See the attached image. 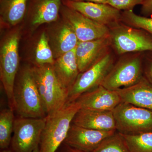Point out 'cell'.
<instances>
[{
  "instance_id": "obj_1",
  "label": "cell",
  "mask_w": 152,
  "mask_h": 152,
  "mask_svg": "<svg viewBox=\"0 0 152 152\" xmlns=\"http://www.w3.org/2000/svg\"><path fill=\"white\" fill-rule=\"evenodd\" d=\"M15 110L19 117L42 118L47 116L32 67L23 68L15 83Z\"/></svg>"
},
{
  "instance_id": "obj_2",
  "label": "cell",
  "mask_w": 152,
  "mask_h": 152,
  "mask_svg": "<svg viewBox=\"0 0 152 152\" xmlns=\"http://www.w3.org/2000/svg\"><path fill=\"white\" fill-rule=\"evenodd\" d=\"M20 33L14 29L6 34L1 41L0 47V78L9 108L15 110L14 91L18 70L20 58L19 44Z\"/></svg>"
},
{
  "instance_id": "obj_3",
  "label": "cell",
  "mask_w": 152,
  "mask_h": 152,
  "mask_svg": "<svg viewBox=\"0 0 152 152\" xmlns=\"http://www.w3.org/2000/svg\"><path fill=\"white\" fill-rule=\"evenodd\" d=\"M77 102L66 104L59 110L46 116L41 135L40 152H56L64 143L76 114L80 109Z\"/></svg>"
},
{
  "instance_id": "obj_4",
  "label": "cell",
  "mask_w": 152,
  "mask_h": 152,
  "mask_svg": "<svg viewBox=\"0 0 152 152\" xmlns=\"http://www.w3.org/2000/svg\"><path fill=\"white\" fill-rule=\"evenodd\" d=\"M32 69L47 115L62 108L67 103L69 93L57 79L53 65H34Z\"/></svg>"
},
{
  "instance_id": "obj_5",
  "label": "cell",
  "mask_w": 152,
  "mask_h": 152,
  "mask_svg": "<svg viewBox=\"0 0 152 152\" xmlns=\"http://www.w3.org/2000/svg\"><path fill=\"white\" fill-rule=\"evenodd\" d=\"M144 53H130L120 56L102 86L111 91H116L132 86L140 81L144 76Z\"/></svg>"
},
{
  "instance_id": "obj_6",
  "label": "cell",
  "mask_w": 152,
  "mask_h": 152,
  "mask_svg": "<svg viewBox=\"0 0 152 152\" xmlns=\"http://www.w3.org/2000/svg\"><path fill=\"white\" fill-rule=\"evenodd\" d=\"M109 29L112 50L118 56L152 51V35L145 30L130 26L122 22Z\"/></svg>"
},
{
  "instance_id": "obj_7",
  "label": "cell",
  "mask_w": 152,
  "mask_h": 152,
  "mask_svg": "<svg viewBox=\"0 0 152 152\" xmlns=\"http://www.w3.org/2000/svg\"><path fill=\"white\" fill-rule=\"evenodd\" d=\"M116 130L126 134L152 132V111L121 103L113 111Z\"/></svg>"
},
{
  "instance_id": "obj_8",
  "label": "cell",
  "mask_w": 152,
  "mask_h": 152,
  "mask_svg": "<svg viewBox=\"0 0 152 152\" xmlns=\"http://www.w3.org/2000/svg\"><path fill=\"white\" fill-rule=\"evenodd\" d=\"M46 117L42 118L19 117L14 123L11 146L13 152H33L39 145Z\"/></svg>"
},
{
  "instance_id": "obj_9",
  "label": "cell",
  "mask_w": 152,
  "mask_h": 152,
  "mask_svg": "<svg viewBox=\"0 0 152 152\" xmlns=\"http://www.w3.org/2000/svg\"><path fill=\"white\" fill-rule=\"evenodd\" d=\"M113 50L87 70L80 73L68 94L67 104L75 102L82 94L102 86L114 63Z\"/></svg>"
},
{
  "instance_id": "obj_10",
  "label": "cell",
  "mask_w": 152,
  "mask_h": 152,
  "mask_svg": "<svg viewBox=\"0 0 152 152\" xmlns=\"http://www.w3.org/2000/svg\"><path fill=\"white\" fill-rule=\"evenodd\" d=\"M60 14L71 25L79 42L94 40L109 35V28L62 4Z\"/></svg>"
},
{
  "instance_id": "obj_11",
  "label": "cell",
  "mask_w": 152,
  "mask_h": 152,
  "mask_svg": "<svg viewBox=\"0 0 152 152\" xmlns=\"http://www.w3.org/2000/svg\"><path fill=\"white\" fill-rule=\"evenodd\" d=\"M62 4L98 23L108 28L121 21L122 11L108 4L62 0Z\"/></svg>"
},
{
  "instance_id": "obj_12",
  "label": "cell",
  "mask_w": 152,
  "mask_h": 152,
  "mask_svg": "<svg viewBox=\"0 0 152 152\" xmlns=\"http://www.w3.org/2000/svg\"><path fill=\"white\" fill-rule=\"evenodd\" d=\"M116 131L96 130L72 123L64 143L82 152H93L104 139Z\"/></svg>"
},
{
  "instance_id": "obj_13",
  "label": "cell",
  "mask_w": 152,
  "mask_h": 152,
  "mask_svg": "<svg viewBox=\"0 0 152 152\" xmlns=\"http://www.w3.org/2000/svg\"><path fill=\"white\" fill-rule=\"evenodd\" d=\"M55 22L46 33L55 59L76 48L79 41L72 26L63 19Z\"/></svg>"
},
{
  "instance_id": "obj_14",
  "label": "cell",
  "mask_w": 152,
  "mask_h": 152,
  "mask_svg": "<svg viewBox=\"0 0 152 152\" xmlns=\"http://www.w3.org/2000/svg\"><path fill=\"white\" fill-rule=\"evenodd\" d=\"M112 50L109 35L94 40L79 42L75 55L80 73L89 69Z\"/></svg>"
},
{
  "instance_id": "obj_15",
  "label": "cell",
  "mask_w": 152,
  "mask_h": 152,
  "mask_svg": "<svg viewBox=\"0 0 152 152\" xmlns=\"http://www.w3.org/2000/svg\"><path fill=\"white\" fill-rule=\"evenodd\" d=\"M80 109L109 110L114 109L122 103L116 91H111L102 86L82 94L75 101Z\"/></svg>"
},
{
  "instance_id": "obj_16",
  "label": "cell",
  "mask_w": 152,
  "mask_h": 152,
  "mask_svg": "<svg viewBox=\"0 0 152 152\" xmlns=\"http://www.w3.org/2000/svg\"><path fill=\"white\" fill-rule=\"evenodd\" d=\"M72 124L96 130L117 131L115 120L112 111L80 109L74 117Z\"/></svg>"
},
{
  "instance_id": "obj_17",
  "label": "cell",
  "mask_w": 152,
  "mask_h": 152,
  "mask_svg": "<svg viewBox=\"0 0 152 152\" xmlns=\"http://www.w3.org/2000/svg\"><path fill=\"white\" fill-rule=\"evenodd\" d=\"M62 5V0H30L26 14L31 25L37 28L57 21Z\"/></svg>"
},
{
  "instance_id": "obj_18",
  "label": "cell",
  "mask_w": 152,
  "mask_h": 152,
  "mask_svg": "<svg viewBox=\"0 0 152 152\" xmlns=\"http://www.w3.org/2000/svg\"><path fill=\"white\" fill-rule=\"evenodd\" d=\"M116 91L122 102L152 111V84L144 76L136 84Z\"/></svg>"
},
{
  "instance_id": "obj_19",
  "label": "cell",
  "mask_w": 152,
  "mask_h": 152,
  "mask_svg": "<svg viewBox=\"0 0 152 152\" xmlns=\"http://www.w3.org/2000/svg\"><path fill=\"white\" fill-rule=\"evenodd\" d=\"M53 66L57 79L69 93L80 74L75 48L55 59Z\"/></svg>"
},
{
  "instance_id": "obj_20",
  "label": "cell",
  "mask_w": 152,
  "mask_h": 152,
  "mask_svg": "<svg viewBox=\"0 0 152 152\" xmlns=\"http://www.w3.org/2000/svg\"><path fill=\"white\" fill-rule=\"evenodd\" d=\"M0 1L1 25L10 27L22 21L27 13L28 0H1Z\"/></svg>"
},
{
  "instance_id": "obj_21",
  "label": "cell",
  "mask_w": 152,
  "mask_h": 152,
  "mask_svg": "<svg viewBox=\"0 0 152 152\" xmlns=\"http://www.w3.org/2000/svg\"><path fill=\"white\" fill-rule=\"evenodd\" d=\"M15 119L13 110L10 108L4 109L0 113V148L4 150L10 145L12 134L13 133Z\"/></svg>"
},
{
  "instance_id": "obj_22",
  "label": "cell",
  "mask_w": 152,
  "mask_h": 152,
  "mask_svg": "<svg viewBox=\"0 0 152 152\" xmlns=\"http://www.w3.org/2000/svg\"><path fill=\"white\" fill-rule=\"evenodd\" d=\"M130 152H152V132L121 134Z\"/></svg>"
},
{
  "instance_id": "obj_23",
  "label": "cell",
  "mask_w": 152,
  "mask_h": 152,
  "mask_svg": "<svg viewBox=\"0 0 152 152\" xmlns=\"http://www.w3.org/2000/svg\"><path fill=\"white\" fill-rule=\"evenodd\" d=\"M55 61L46 33L43 32L39 36L36 44L34 51L35 65H53Z\"/></svg>"
},
{
  "instance_id": "obj_24",
  "label": "cell",
  "mask_w": 152,
  "mask_h": 152,
  "mask_svg": "<svg viewBox=\"0 0 152 152\" xmlns=\"http://www.w3.org/2000/svg\"><path fill=\"white\" fill-rule=\"evenodd\" d=\"M93 152H130L122 135L115 132L104 140Z\"/></svg>"
},
{
  "instance_id": "obj_25",
  "label": "cell",
  "mask_w": 152,
  "mask_h": 152,
  "mask_svg": "<svg viewBox=\"0 0 152 152\" xmlns=\"http://www.w3.org/2000/svg\"><path fill=\"white\" fill-rule=\"evenodd\" d=\"M121 21L130 26L145 30L152 35V18L139 15L133 10L122 11Z\"/></svg>"
},
{
  "instance_id": "obj_26",
  "label": "cell",
  "mask_w": 152,
  "mask_h": 152,
  "mask_svg": "<svg viewBox=\"0 0 152 152\" xmlns=\"http://www.w3.org/2000/svg\"><path fill=\"white\" fill-rule=\"evenodd\" d=\"M145 0H108V4L122 11L133 10L138 5H142Z\"/></svg>"
},
{
  "instance_id": "obj_27",
  "label": "cell",
  "mask_w": 152,
  "mask_h": 152,
  "mask_svg": "<svg viewBox=\"0 0 152 152\" xmlns=\"http://www.w3.org/2000/svg\"><path fill=\"white\" fill-rule=\"evenodd\" d=\"M144 76L152 84V51L144 52Z\"/></svg>"
},
{
  "instance_id": "obj_28",
  "label": "cell",
  "mask_w": 152,
  "mask_h": 152,
  "mask_svg": "<svg viewBox=\"0 0 152 152\" xmlns=\"http://www.w3.org/2000/svg\"><path fill=\"white\" fill-rule=\"evenodd\" d=\"M141 13L143 16L152 15V0H145L142 5Z\"/></svg>"
},
{
  "instance_id": "obj_29",
  "label": "cell",
  "mask_w": 152,
  "mask_h": 152,
  "mask_svg": "<svg viewBox=\"0 0 152 152\" xmlns=\"http://www.w3.org/2000/svg\"><path fill=\"white\" fill-rule=\"evenodd\" d=\"M74 1H83L91 2L96 3H100V4H107L108 0H72Z\"/></svg>"
},
{
  "instance_id": "obj_30",
  "label": "cell",
  "mask_w": 152,
  "mask_h": 152,
  "mask_svg": "<svg viewBox=\"0 0 152 152\" xmlns=\"http://www.w3.org/2000/svg\"><path fill=\"white\" fill-rule=\"evenodd\" d=\"M67 148L64 152H83L66 146Z\"/></svg>"
},
{
  "instance_id": "obj_31",
  "label": "cell",
  "mask_w": 152,
  "mask_h": 152,
  "mask_svg": "<svg viewBox=\"0 0 152 152\" xmlns=\"http://www.w3.org/2000/svg\"><path fill=\"white\" fill-rule=\"evenodd\" d=\"M33 152H40L39 145L37 147Z\"/></svg>"
},
{
  "instance_id": "obj_32",
  "label": "cell",
  "mask_w": 152,
  "mask_h": 152,
  "mask_svg": "<svg viewBox=\"0 0 152 152\" xmlns=\"http://www.w3.org/2000/svg\"><path fill=\"white\" fill-rule=\"evenodd\" d=\"M1 152H13L11 150L8 149H7L2 150Z\"/></svg>"
},
{
  "instance_id": "obj_33",
  "label": "cell",
  "mask_w": 152,
  "mask_h": 152,
  "mask_svg": "<svg viewBox=\"0 0 152 152\" xmlns=\"http://www.w3.org/2000/svg\"><path fill=\"white\" fill-rule=\"evenodd\" d=\"M0 1H1V0H0Z\"/></svg>"
}]
</instances>
